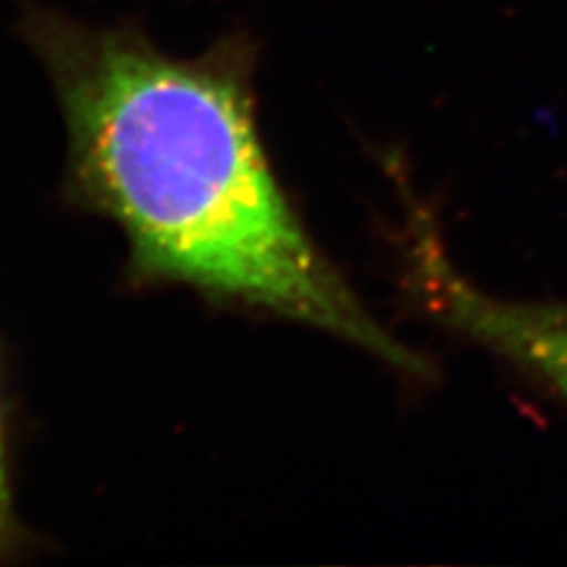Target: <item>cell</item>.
Listing matches in <instances>:
<instances>
[{
    "instance_id": "obj_1",
    "label": "cell",
    "mask_w": 567,
    "mask_h": 567,
    "mask_svg": "<svg viewBox=\"0 0 567 567\" xmlns=\"http://www.w3.org/2000/svg\"><path fill=\"white\" fill-rule=\"evenodd\" d=\"M24 31L60 95L76 183L126 233L140 277L310 324L421 374L423 360L364 310L284 197L258 133L248 41L183 60L133 29L45 10Z\"/></svg>"
},
{
    "instance_id": "obj_3",
    "label": "cell",
    "mask_w": 567,
    "mask_h": 567,
    "mask_svg": "<svg viewBox=\"0 0 567 567\" xmlns=\"http://www.w3.org/2000/svg\"><path fill=\"white\" fill-rule=\"evenodd\" d=\"M8 529V483H6V461H3V440H0V542Z\"/></svg>"
},
{
    "instance_id": "obj_2",
    "label": "cell",
    "mask_w": 567,
    "mask_h": 567,
    "mask_svg": "<svg viewBox=\"0 0 567 567\" xmlns=\"http://www.w3.org/2000/svg\"><path fill=\"white\" fill-rule=\"evenodd\" d=\"M410 287L442 322L487 346L567 400V306L518 303L461 277L431 225L416 220Z\"/></svg>"
}]
</instances>
